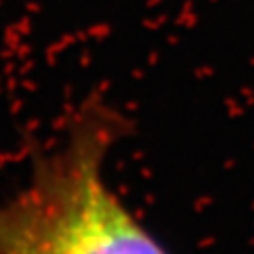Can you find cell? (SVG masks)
Listing matches in <instances>:
<instances>
[{"label": "cell", "instance_id": "1", "mask_svg": "<svg viewBox=\"0 0 254 254\" xmlns=\"http://www.w3.org/2000/svg\"><path fill=\"white\" fill-rule=\"evenodd\" d=\"M127 132L117 109L85 102L27 185L0 201V254H170L106 179L109 151Z\"/></svg>", "mask_w": 254, "mask_h": 254}]
</instances>
